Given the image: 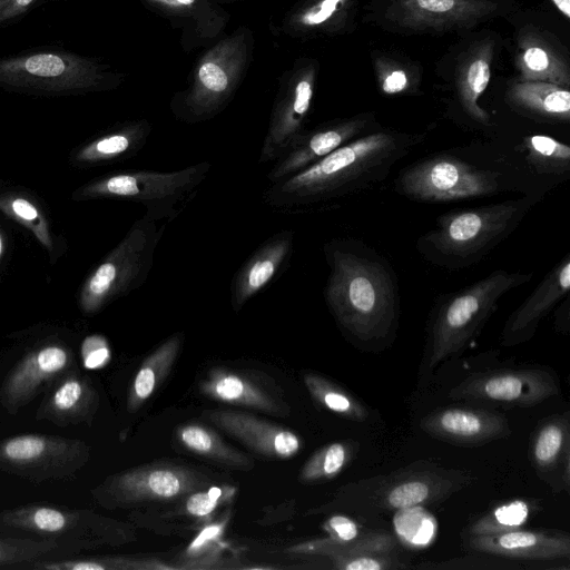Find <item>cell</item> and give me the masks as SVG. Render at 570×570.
<instances>
[{
    "instance_id": "cell-1",
    "label": "cell",
    "mask_w": 570,
    "mask_h": 570,
    "mask_svg": "<svg viewBox=\"0 0 570 570\" xmlns=\"http://www.w3.org/2000/svg\"><path fill=\"white\" fill-rule=\"evenodd\" d=\"M330 268L324 297L344 335L363 350L382 348L396 335L401 313L397 277L373 248L353 238L324 245Z\"/></svg>"
},
{
    "instance_id": "cell-2",
    "label": "cell",
    "mask_w": 570,
    "mask_h": 570,
    "mask_svg": "<svg viewBox=\"0 0 570 570\" xmlns=\"http://www.w3.org/2000/svg\"><path fill=\"white\" fill-rule=\"evenodd\" d=\"M424 139L379 130L357 137L303 170L271 184L263 199L281 212H298L364 190Z\"/></svg>"
},
{
    "instance_id": "cell-3",
    "label": "cell",
    "mask_w": 570,
    "mask_h": 570,
    "mask_svg": "<svg viewBox=\"0 0 570 570\" xmlns=\"http://www.w3.org/2000/svg\"><path fill=\"white\" fill-rule=\"evenodd\" d=\"M541 197V194H529L444 214L434 228L419 237L417 250L426 261L443 268L475 265L518 228Z\"/></svg>"
},
{
    "instance_id": "cell-4",
    "label": "cell",
    "mask_w": 570,
    "mask_h": 570,
    "mask_svg": "<svg viewBox=\"0 0 570 570\" xmlns=\"http://www.w3.org/2000/svg\"><path fill=\"white\" fill-rule=\"evenodd\" d=\"M532 273L497 269L478 282L439 297L429 331L428 370L459 354L478 335L510 291L530 282Z\"/></svg>"
},
{
    "instance_id": "cell-5",
    "label": "cell",
    "mask_w": 570,
    "mask_h": 570,
    "mask_svg": "<svg viewBox=\"0 0 570 570\" xmlns=\"http://www.w3.org/2000/svg\"><path fill=\"white\" fill-rule=\"evenodd\" d=\"M116 77L97 59L53 48L0 58V88L41 96L81 95L111 87Z\"/></svg>"
},
{
    "instance_id": "cell-6",
    "label": "cell",
    "mask_w": 570,
    "mask_h": 570,
    "mask_svg": "<svg viewBox=\"0 0 570 570\" xmlns=\"http://www.w3.org/2000/svg\"><path fill=\"white\" fill-rule=\"evenodd\" d=\"M209 161L174 171L128 170L85 185L81 198H116L141 204L153 220L174 219L206 179Z\"/></svg>"
},
{
    "instance_id": "cell-7",
    "label": "cell",
    "mask_w": 570,
    "mask_h": 570,
    "mask_svg": "<svg viewBox=\"0 0 570 570\" xmlns=\"http://www.w3.org/2000/svg\"><path fill=\"white\" fill-rule=\"evenodd\" d=\"M164 226L146 216L135 222L121 242L87 277L79 293V306L87 314L140 287L154 264Z\"/></svg>"
},
{
    "instance_id": "cell-8",
    "label": "cell",
    "mask_w": 570,
    "mask_h": 570,
    "mask_svg": "<svg viewBox=\"0 0 570 570\" xmlns=\"http://www.w3.org/2000/svg\"><path fill=\"white\" fill-rule=\"evenodd\" d=\"M249 56V36L238 31L212 47L199 60L193 82L175 108L180 119L198 122L220 112L234 95Z\"/></svg>"
},
{
    "instance_id": "cell-9",
    "label": "cell",
    "mask_w": 570,
    "mask_h": 570,
    "mask_svg": "<svg viewBox=\"0 0 570 570\" xmlns=\"http://www.w3.org/2000/svg\"><path fill=\"white\" fill-rule=\"evenodd\" d=\"M501 174L481 169L454 156L436 155L400 171L396 190L424 203L458 202L497 194Z\"/></svg>"
},
{
    "instance_id": "cell-10",
    "label": "cell",
    "mask_w": 570,
    "mask_h": 570,
    "mask_svg": "<svg viewBox=\"0 0 570 570\" xmlns=\"http://www.w3.org/2000/svg\"><path fill=\"white\" fill-rule=\"evenodd\" d=\"M0 533L58 542L67 553L96 548L112 539V524L88 510L27 504L0 512Z\"/></svg>"
},
{
    "instance_id": "cell-11",
    "label": "cell",
    "mask_w": 570,
    "mask_h": 570,
    "mask_svg": "<svg viewBox=\"0 0 570 570\" xmlns=\"http://www.w3.org/2000/svg\"><path fill=\"white\" fill-rule=\"evenodd\" d=\"M474 480L471 473L416 462L385 476L364 483L365 507L387 512L428 507L449 499Z\"/></svg>"
},
{
    "instance_id": "cell-12",
    "label": "cell",
    "mask_w": 570,
    "mask_h": 570,
    "mask_svg": "<svg viewBox=\"0 0 570 570\" xmlns=\"http://www.w3.org/2000/svg\"><path fill=\"white\" fill-rule=\"evenodd\" d=\"M212 483L210 478L197 469L165 462L141 465L110 475L92 491V494L100 504L111 508L183 499Z\"/></svg>"
},
{
    "instance_id": "cell-13",
    "label": "cell",
    "mask_w": 570,
    "mask_h": 570,
    "mask_svg": "<svg viewBox=\"0 0 570 570\" xmlns=\"http://www.w3.org/2000/svg\"><path fill=\"white\" fill-rule=\"evenodd\" d=\"M82 441L46 434H20L0 442V468L33 482L69 475L87 463Z\"/></svg>"
},
{
    "instance_id": "cell-14",
    "label": "cell",
    "mask_w": 570,
    "mask_h": 570,
    "mask_svg": "<svg viewBox=\"0 0 570 570\" xmlns=\"http://www.w3.org/2000/svg\"><path fill=\"white\" fill-rule=\"evenodd\" d=\"M558 394V382L547 370L502 368L474 373L448 395L453 400L530 407Z\"/></svg>"
},
{
    "instance_id": "cell-15",
    "label": "cell",
    "mask_w": 570,
    "mask_h": 570,
    "mask_svg": "<svg viewBox=\"0 0 570 570\" xmlns=\"http://www.w3.org/2000/svg\"><path fill=\"white\" fill-rule=\"evenodd\" d=\"M199 393L216 402L287 416L291 406L282 389L265 373L215 366L198 382Z\"/></svg>"
},
{
    "instance_id": "cell-16",
    "label": "cell",
    "mask_w": 570,
    "mask_h": 570,
    "mask_svg": "<svg viewBox=\"0 0 570 570\" xmlns=\"http://www.w3.org/2000/svg\"><path fill=\"white\" fill-rule=\"evenodd\" d=\"M316 70L305 65L294 70L274 102L258 164L278 159L304 129L314 96Z\"/></svg>"
},
{
    "instance_id": "cell-17",
    "label": "cell",
    "mask_w": 570,
    "mask_h": 570,
    "mask_svg": "<svg viewBox=\"0 0 570 570\" xmlns=\"http://www.w3.org/2000/svg\"><path fill=\"white\" fill-rule=\"evenodd\" d=\"M204 416L252 452L268 459H289L303 448L294 431L248 412L214 409L205 411Z\"/></svg>"
},
{
    "instance_id": "cell-18",
    "label": "cell",
    "mask_w": 570,
    "mask_h": 570,
    "mask_svg": "<svg viewBox=\"0 0 570 570\" xmlns=\"http://www.w3.org/2000/svg\"><path fill=\"white\" fill-rule=\"evenodd\" d=\"M73 364L72 352L60 343H48L26 354L9 372L0 390L1 404L16 413L53 379Z\"/></svg>"
},
{
    "instance_id": "cell-19",
    "label": "cell",
    "mask_w": 570,
    "mask_h": 570,
    "mask_svg": "<svg viewBox=\"0 0 570 570\" xmlns=\"http://www.w3.org/2000/svg\"><path fill=\"white\" fill-rule=\"evenodd\" d=\"M420 428L438 440L460 446L483 445L511 434L505 416L468 406L438 409L420 421Z\"/></svg>"
},
{
    "instance_id": "cell-20",
    "label": "cell",
    "mask_w": 570,
    "mask_h": 570,
    "mask_svg": "<svg viewBox=\"0 0 570 570\" xmlns=\"http://www.w3.org/2000/svg\"><path fill=\"white\" fill-rule=\"evenodd\" d=\"M368 122L367 115H358L312 130H304L274 161V166L267 173L269 184L303 170L344 144L360 137L366 130Z\"/></svg>"
},
{
    "instance_id": "cell-21",
    "label": "cell",
    "mask_w": 570,
    "mask_h": 570,
    "mask_svg": "<svg viewBox=\"0 0 570 570\" xmlns=\"http://www.w3.org/2000/svg\"><path fill=\"white\" fill-rule=\"evenodd\" d=\"M394 21L411 30H449L474 26L498 11L490 0H395Z\"/></svg>"
},
{
    "instance_id": "cell-22",
    "label": "cell",
    "mask_w": 570,
    "mask_h": 570,
    "mask_svg": "<svg viewBox=\"0 0 570 570\" xmlns=\"http://www.w3.org/2000/svg\"><path fill=\"white\" fill-rule=\"evenodd\" d=\"M468 550L523 561H560L570 558V537L556 530L515 529L494 534L469 535Z\"/></svg>"
},
{
    "instance_id": "cell-23",
    "label": "cell",
    "mask_w": 570,
    "mask_h": 570,
    "mask_svg": "<svg viewBox=\"0 0 570 570\" xmlns=\"http://www.w3.org/2000/svg\"><path fill=\"white\" fill-rule=\"evenodd\" d=\"M569 288L570 255L568 254L510 314L501 333V345L512 347L531 340L541 320L568 295Z\"/></svg>"
},
{
    "instance_id": "cell-24",
    "label": "cell",
    "mask_w": 570,
    "mask_h": 570,
    "mask_svg": "<svg viewBox=\"0 0 570 570\" xmlns=\"http://www.w3.org/2000/svg\"><path fill=\"white\" fill-rule=\"evenodd\" d=\"M530 462L538 476L553 491L570 488L569 412L542 420L534 429L529 446Z\"/></svg>"
},
{
    "instance_id": "cell-25",
    "label": "cell",
    "mask_w": 570,
    "mask_h": 570,
    "mask_svg": "<svg viewBox=\"0 0 570 570\" xmlns=\"http://www.w3.org/2000/svg\"><path fill=\"white\" fill-rule=\"evenodd\" d=\"M293 242V232L282 230L271 236L244 262L230 286V302L235 312L261 292L287 263Z\"/></svg>"
},
{
    "instance_id": "cell-26",
    "label": "cell",
    "mask_w": 570,
    "mask_h": 570,
    "mask_svg": "<svg viewBox=\"0 0 570 570\" xmlns=\"http://www.w3.org/2000/svg\"><path fill=\"white\" fill-rule=\"evenodd\" d=\"M98 400L90 381L68 373L41 403L37 416L59 425L88 421L97 410Z\"/></svg>"
},
{
    "instance_id": "cell-27",
    "label": "cell",
    "mask_w": 570,
    "mask_h": 570,
    "mask_svg": "<svg viewBox=\"0 0 570 570\" xmlns=\"http://www.w3.org/2000/svg\"><path fill=\"white\" fill-rule=\"evenodd\" d=\"M183 342V333L173 334L142 361L128 389V412L138 411L163 384L177 360Z\"/></svg>"
},
{
    "instance_id": "cell-28",
    "label": "cell",
    "mask_w": 570,
    "mask_h": 570,
    "mask_svg": "<svg viewBox=\"0 0 570 570\" xmlns=\"http://www.w3.org/2000/svg\"><path fill=\"white\" fill-rule=\"evenodd\" d=\"M492 56L491 42L478 45L460 63L456 81L463 109L472 119L485 126L490 125V116L479 105V99L490 82Z\"/></svg>"
},
{
    "instance_id": "cell-29",
    "label": "cell",
    "mask_w": 570,
    "mask_h": 570,
    "mask_svg": "<svg viewBox=\"0 0 570 570\" xmlns=\"http://www.w3.org/2000/svg\"><path fill=\"white\" fill-rule=\"evenodd\" d=\"M150 131L146 120L124 124L85 145L76 154V161L94 165L132 157L145 147Z\"/></svg>"
},
{
    "instance_id": "cell-30",
    "label": "cell",
    "mask_w": 570,
    "mask_h": 570,
    "mask_svg": "<svg viewBox=\"0 0 570 570\" xmlns=\"http://www.w3.org/2000/svg\"><path fill=\"white\" fill-rule=\"evenodd\" d=\"M176 440L188 452L232 469L248 471L253 461L239 450L227 444L213 429L187 423L177 428Z\"/></svg>"
},
{
    "instance_id": "cell-31",
    "label": "cell",
    "mask_w": 570,
    "mask_h": 570,
    "mask_svg": "<svg viewBox=\"0 0 570 570\" xmlns=\"http://www.w3.org/2000/svg\"><path fill=\"white\" fill-rule=\"evenodd\" d=\"M515 107L537 116L569 121L570 92L568 88L543 81H518L509 91Z\"/></svg>"
},
{
    "instance_id": "cell-32",
    "label": "cell",
    "mask_w": 570,
    "mask_h": 570,
    "mask_svg": "<svg viewBox=\"0 0 570 570\" xmlns=\"http://www.w3.org/2000/svg\"><path fill=\"white\" fill-rule=\"evenodd\" d=\"M397 541L391 533L364 531L352 541H337L331 538L316 539L291 548L296 554L323 556L330 560L370 553H396Z\"/></svg>"
},
{
    "instance_id": "cell-33",
    "label": "cell",
    "mask_w": 570,
    "mask_h": 570,
    "mask_svg": "<svg viewBox=\"0 0 570 570\" xmlns=\"http://www.w3.org/2000/svg\"><path fill=\"white\" fill-rule=\"evenodd\" d=\"M519 81H543L569 89L568 66L547 45L524 39L517 56Z\"/></svg>"
},
{
    "instance_id": "cell-34",
    "label": "cell",
    "mask_w": 570,
    "mask_h": 570,
    "mask_svg": "<svg viewBox=\"0 0 570 570\" xmlns=\"http://www.w3.org/2000/svg\"><path fill=\"white\" fill-rule=\"evenodd\" d=\"M303 380L313 400L322 407L356 422L368 419V409L341 385L315 372H305Z\"/></svg>"
},
{
    "instance_id": "cell-35",
    "label": "cell",
    "mask_w": 570,
    "mask_h": 570,
    "mask_svg": "<svg viewBox=\"0 0 570 570\" xmlns=\"http://www.w3.org/2000/svg\"><path fill=\"white\" fill-rule=\"evenodd\" d=\"M358 450L354 441H338L324 445L304 463L299 472L302 483H320L338 475Z\"/></svg>"
},
{
    "instance_id": "cell-36",
    "label": "cell",
    "mask_w": 570,
    "mask_h": 570,
    "mask_svg": "<svg viewBox=\"0 0 570 570\" xmlns=\"http://www.w3.org/2000/svg\"><path fill=\"white\" fill-rule=\"evenodd\" d=\"M39 570H142L169 569L171 567L159 563L157 560L136 559L129 557H87L62 558L61 560L40 559L22 566Z\"/></svg>"
},
{
    "instance_id": "cell-37",
    "label": "cell",
    "mask_w": 570,
    "mask_h": 570,
    "mask_svg": "<svg viewBox=\"0 0 570 570\" xmlns=\"http://www.w3.org/2000/svg\"><path fill=\"white\" fill-rule=\"evenodd\" d=\"M525 159L539 174L563 175L570 171V147L547 135L523 139Z\"/></svg>"
},
{
    "instance_id": "cell-38",
    "label": "cell",
    "mask_w": 570,
    "mask_h": 570,
    "mask_svg": "<svg viewBox=\"0 0 570 570\" xmlns=\"http://www.w3.org/2000/svg\"><path fill=\"white\" fill-rule=\"evenodd\" d=\"M533 504L523 499H514L489 510L468 528V535L494 534L520 529L527 523Z\"/></svg>"
},
{
    "instance_id": "cell-39",
    "label": "cell",
    "mask_w": 570,
    "mask_h": 570,
    "mask_svg": "<svg viewBox=\"0 0 570 570\" xmlns=\"http://www.w3.org/2000/svg\"><path fill=\"white\" fill-rule=\"evenodd\" d=\"M0 212L29 229L52 254L53 240L47 218L32 200L19 194H0Z\"/></svg>"
},
{
    "instance_id": "cell-40",
    "label": "cell",
    "mask_w": 570,
    "mask_h": 570,
    "mask_svg": "<svg viewBox=\"0 0 570 570\" xmlns=\"http://www.w3.org/2000/svg\"><path fill=\"white\" fill-rule=\"evenodd\" d=\"M150 6L174 17L189 18L200 33L215 35L226 18L212 0H145Z\"/></svg>"
},
{
    "instance_id": "cell-41",
    "label": "cell",
    "mask_w": 570,
    "mask_h": 570,
    "mask_svg": "<svg viewBox=\"0 0 570 570\" xmlns=\"http://www.w3.org/2000/svg\"><path fill=\"white\" fill-rule=\"evenodd\" d=\"M67 553L53 540L21 535L0 537V567L32 562L55 554Z\"/></svg>"
},
{
    "instance_id": "cell-42",
    "label": "cell",
    "mask_w": 570,
    "mask_h": 570,
    "mask_svg": "<svg viewBox=\"0 0 570 570\" xmlns=\"http://www.w3.org/2000/svg\"><path fill=\"white\" fill-rule=\"evenodd\" d=\"M395 531L403 544L413 548H422L434 538L435 520L423 510V507H414L397 510L394 520Z\"/></svg>"
},
{
    "instance_id": "cell-43",
    "label": "cell",
    "mask_w": 570,
    "mask_h": 570,
    "mask_svg": "<svg viewBox=\"0 0 570 570\" xmlns=\"http://www.w3.org/2000/svg\"><path fill=\"white\" fill-rule=\"evenodd\" d=\"M350 1L351 0H316L315 2H311L299 8L291 16L288 26L291 29L299 32L321 29L336 19Z\"/></svg>"
},
{
    "instance_id": "cell-44",
    "label": "cell",
    "mask_w": 570,
    "mask_h": 570,
    "mask_svg": "<svg viewBox=\"0 0 570 570\" xmlns=\"http://www.w3.org/2000/svg\"><path fill=\"white\" fill-rule=\"evenodd\" d=\"M228 517V515H227ZM224 517L205 525L183 553L185 568H200L217 553L228 518Z\"/></svg>"
},
{
    "instance_id": "cell-45",
    "label": "cell",
    "mask_w": 570,
    "mask_h": 570,
    "mask_svg": "<svg viewBox=\"0 0 570 570\" xmlns=\"http://www.w3.org/2000/svg\"><path fill=\"white\" fill-rule=\"evenodd\" d=\"M236 489L230 485H208L187 494L184 509L195 518H208L219 507L226 504L235 495Z\"/></svg>"
},
{
    "instance_id": "cell-46",
    "label": "cell",
    "mask_w": 570,
    "mask_h": 570,
    "mask_svg": "<svg viewBox=\"0 0 570 570\" xmlns=\"http://www.w3.org/2000/svg\"><path fill=\"white\" fill-rule=\"evenodd\" d=\"M337 570H396L409 566L396 553H370L330 560Z\"/></svg>"
},
{
    "instance_id": "cell-47",
    "label": "cell",
    "mask_w": 570,
    "mask_h": 570,
    "mask_svg": "<svg viewBox=\"0 0 570 570\" xmlns=\"http://www.w3.org/2000/svg\"><path fill=\"white\" fill-rule=\"evenodd\" d=\"M81 357L86 368L96 370L105 366L110 360L107 341L99 335L87 337L81 346Z\"/></svg>"
},
{
    "instance_id": "cell-48",
    "label": "cell",
    "mask_w": 570,
    "mask_h": 570,
    "mask_svg": "<svg viewBox=\"0 0 570 570\" xmlns=\"http://www.w3.org/2000/svg\"><path fill=\"white\" fill-rule=\"evenodd\" d=\"M322 528L328 534V538L337 541H352L364 533L353 519L343 514L330 517Z\"/></svg>"
},
{
    "instance_id": "cell-49",
    "label": "cell",
    "mask_w": 570,
    "mask_h": 570,
    "mask_svg": "<svg viewBox=\"0 0 570 570\" xmlns=\"http://www.w3.org/2000/svg\"><path fill=\"white\" fill-rule=\"evenodd\" d=\"M41 0H0V28L18 21Z\"/></svg>"
},
{
    "instance_id": "cell-50",
    "label": "cell",
    "mask_w": 570,
    "mask_h": 570,
    "mask_svg": "<svg viewBox=\"0 0 570 570\" xmlns=\"http://www.w3.org/2000/svg\"><path fill=\"white\" fill-rule=\"evenodd\" d=\"M380 86L384 94L395 95L409 87V77L401 68L387 67L379 69Z\"/></svg>"
},
{
    "instance_id": "cell-51",
    "label": "cell",
    "mask_w": 570,
    "mask_h": 570,
    "mask_svg": "<svg viewBox=\"0 0 570 570\" xmlns=\"http://www.w3.org/2000/svg\"><path fill=\"white\" fill-rule=\"evenodd\" d=\"M557 9L564 16L566 19L570 18V0H550Z\"/></svg>"
},
{
    "instance_id": "cell-52",
    "label": "cell",
    "mask_w": 570,
    "mask_h": 570,
    "mask_svg": "<svg viewBox=\"0 0 570 570\" xmlns=\"http://www.w3.org/2000/svg\"><path fill=\"white\" fill-rule=\"evenodd\" d=\"M3 248H4L3 235H2V233L0 230V259L2 257Z\"/></svg>"
}]
</instances>
